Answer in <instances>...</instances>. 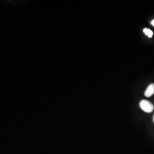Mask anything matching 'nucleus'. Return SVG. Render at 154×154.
I'll return each instance as SVG.
<instances>
[{"mask_svg": "<svg viewBox=\"0 0 154 154\" xmlns=\"http://www.w3.org/2000/svg\"><path fill=\"white\" fill-rule=\"evenodd\" d=\"M151 24L152 25V26H154V20H153L152 21V22H151Z\"/></svg>", "mask_w": 154, "mask_h": 154, "instance_id": "4", "label": "nucleus"}, {"mask_svg": "<svg viewBox=\"0 0 154 154\" xmlns=\"http://www.w3.org/2000/svg\"><path fill=\"white\" fill-rule=\"evenodd\" d=\"M153 120H154V118H153Z\"/></svg>", "mask_w": 154, "mask_h": 154, "instance_id": "5", "label": "nucleus"}, {"mask_svg": "<svg viewBox=\"0 0 154 154\" xmlns=\"http://www.w3.org/2000/svg\"><path fill=\"white\" fill-rule=\"evenodd\" d=\"M139 106L142 110L146 112L150 113L153 111L154 109V105L149 101L147 100H142L140 102Z\"/></svg>", "mask_w": 154, "mask_h": 154, "instance_id": "1", "label": "nucleus"}, {"mask_svg": "<svg viewBox=\"0 0 154 154\" xmlns=\"http://www.w3.org/2000/svg\"><path fill=\"white\" fill-rule=\"evenodd\" d=\"M154 94V83H151L149 85L148 88H146L145 92H144V95L149 98L153 95Z\"/></svg>", "mask_w": 154, "mask_h": 154, "instance_id": "2", "label": "nucleus"}, {"mask_svg": "<svg viewBox=\"0 0 154 154\" xmlns=\"http://www.w3.org/2000/svg\"><path fill=\"white\" fill-rule=\"evenodd\" d=\"M143 32L145 33V34L146 35H147L149 38H151L152 37V35H153V32L150 29H147V28L144 29Z\"/></svg>", "mask_w": 154, "mask_h": 154, "instance_id": "3", "label": "nucleus"}]
</instances>
